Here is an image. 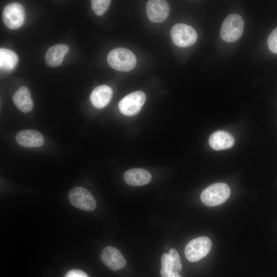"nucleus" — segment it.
<instances>
[{
	"mask_svg": "<svg viewBox=\"0 0 277 277\" xmlns=\"http://www.w3.org/2000/svg\"><path fill=\"white\" fill-rule=\"evenodd\" d=\"M107 61L113 69L126 72L134 68L136 64V58L130 50L124 48H117L108 53Z\"/></svg>",
	"mask_w": 277,
	"mask_h": 277,
	"instance_id": "obj_1",
	"label": "nucleus"
},
{
	"mask_svg": "<svg viewBox=\"0 0 277 277\" xmlns=\"http://www.w3.org/2000/svg\"><path fill=\"white\" fill-rule=\"evenodd\" d=\"M230 194V190L226 184L217 183L203 190L201 194V200L206 206H215L226 202Z\"/></svg>",
	"mask_w": 277,
	"mask_h": 277,
	"instance_id": "obj_2",
	"label": "nucleus"
},
{
	"mask_svg": "<svg viewBox=\"0 0 277 277\" xmlns=\"http://www.w3.org/2000/svg\"><path fill=\"white\" fill-rule=\"evenodd\" d=\"M244 23L238 14L228 15L224 21L221 28L220 35L226 42L232 43L239 39L244 30Z\"/></svg>",
	"mask_w": 277,
	"mask_h": 277,
	"instance_id": "obj_3",
	"label": "nucleus"
},
{
	"mask_svg": "<svg viewBox=\"0 0 277 277\" xmlns=\"http://www.w3.org/2000/svg\"><path fill=\"white\" fill-rule=\"evenodd\" d=\"M211 246L212 242L209 238L197 237L187 243L185 248V255L190 262H197L209 253Z\"/></svg>",
	"mask_w": 277,
	"mask_h": 277,
	"instance_id": "obj_4",
	"label": "nucleus"
},
{
	"mask_svg": "<svg viewBox=\"0 0 277 277\" xmlns=\"http://www.w3.org/2000/svg\"><path fill=\"white\" fill-rule=\"evenodd\" d=\"M170 35L173 43L183 48L193 45L197 37V32L192 27L182 23L174 25L171 29Z\"/></svg>",
	"mask_w": 277,
	"mask_h": 277,
	"instance_id": "obj_5",
	"label": "nucleus"
},
{
	"mask_svg": "<svg viewBox=\"0 0 277 277\" xmlns=\"http://www.w3.org/2000/svg\"><path fill=\"white\" fill-rule=\"evenodd\" d=\"M68 199L71 205L83 210L91 211L96 207L95 199L83 187H76L71 189L68 194Z\"/></svg>",
	"mask_w": 277,
	"mask_h": 277,
	"instance_id": "obj_6",
	"label": "nucleus"
},
{
	"mask_svg": "<svg viewBox=\"0 0 277 277\" xmlns=\"http://www.w3.org/2000/svg\"><path fill=\"white\" fill-rule=\"evenodd\" d=\"M146 99L145 94L141 91L130 93L119 102L120 111L126 116H132L139 112Z\"/></svg>",
	"mask_w": 277,
	"mask_h": 277,
	"instance_id": "obj_7",
	"label": "nucleus"
},
{
	"mask_svg": "<svg viewBox=\"0 0 277 277\" xmlns=\"http://www.w3.org/2000/svg\"><path fill=\"white\" fill-rule=\"evenodd\" d=\"M2 16L6 27L10 29H16L20 28L24 22L25 10L20 4L12 3L5 6Z\"/></svg>",
	"mask_w": 277,
	"mask_h": 277,
	"instance_id": "obj_8",
	"label": "nucleus"
},
{
	"mask_svg": "<svg viewBox=\"0 0 277 277\" xmlns=\"http://www.w3.org/2000/svg\"><path fill=\"white\" fill-rule=\"evenodd\" d=\"M170 7L166 1L150 0L146 5V13L148 18L154 23H161L169 15Z\"/></svg>",
	"mask_w": 277,
	"mask_h": 277,
	"instance_id": "obj_9",
	"label": "nucleus"
},
{
	"mask_svg": "<svg viewBox=\"0 0 277 277\" xmlns=\"http://www.w3.org/2000/svg\"><path fill=\"white\" fill-rule=\"evenodd\" d=\"M101 259L106 266L113 271L121 269L126 264V261L122 253L112 246H107L103 250Z\"/></svg>",
	"mask_w": 277,
	"mask_h": 277,
	"instance_id": "obj_10",
	"label": "nucleus"
},
{
	"mask_svg": "<svg viewBox=\"0 0 277 277\" xmlns=\"http://www.w3.org/2000/svg\"><path fill=\"white\" fill-rule=\"evenodd\" d=\"M17 143L24 147L34 148L42 146L44 143L42 134L37 131L27 129L19 131L16 135Z\"/></svg>",
	"mask_w": 277,
	"mask_h": 277,
	"instance_id": "obj_11",
	"label": "nucleus"
},
{
	"mask_svg": "<svg viewBox=\"0 0 277 277\" xmlns=\"http://www.w3.org/2000/svg\"><path fill=\"white\" fill-rule=\"evenodd\" d=\"M126 183L132 186H141L148 184L151 180L150 172L142 168H133L127 170L124 174Z\"/></svg>",
	"mask_w": 277,
	"mask_h": 277,
	"instance_id": "obj_12",
	"label": "nucleus"
},
{
	"mask_svg": "<svg viewBox=\"0 0 277 277\" xmlns=\"http://www.w3.org/2000/svg\"><path fill=\"white\" fill-rule=\"evenodd\" d=\"M112 95V89L108 86L103 85L95 87L93 90L90 99L94 107L101 109L109 103Z\"/></svg>",
	"mask_w": 277,
	"mask_h": 277,
	"instance_id": "obj_13",
	"label": "nucleus"
},
{
	"mask_svg": "<svg viewBox=\"0 0 277 277\" xmlns=\"http://www.w3.org/2000/svg\"><path fill=\"white\" fill-rule=\"evenodd\" d=\"M209 144L215 150H225L233 146L234 138L229 132L219 130L215 131L210 136Z\"/></svg>",
	"mask_w": 277,
	"mask_h": 277,
	"instance_id": "obj_14",
	"label": "nucleus"
},
{
	"mask_svg": "<svg viewBox=\"0 0 277 277\" xmlns=\"http://www.w3.org/2000/svg\"><path fill=\"white\" fill-rule=\"evenodd\" d=\"M13 101L17 108L23 112H29L33 108V103L30 91L25 86L21 87L15 92Z\"/></svg>",
	"mask_w": 277,
	"mask_h": 277,
	"instance_id": "obj_15",
	"label": "nucleus"
},
{
	"mask_svg": "<svg viewBox=\"0 0 277 277\" xmlns=\"http://www.w3.org/2000/svg\"><path fill=\"white\" fill-rule=\"evenodd\" d=\"M68 51V46L64 44H57L50 47L45 55L46 64L52 67L59 66Z\"/></svg>",
	"mask_w": 277,
	"mask_h": 277,
	"instance_id": "obj_16",
	"label": "nucleus"
},
{
	"mask_svg": "<svg viewBox=\"0 0 277 277\" xmlns=\"http://www.w3.org/2000/svg\"><path fill=\"white\" fill-rule=\"evenodd\" d=\"M18 58L13 51L6 48L0 49V67L5 71L13 70L17 65Z\"/></svg>",
	"mask_w": 277,
	"mask_h": 277,
	"instance_id": "obj_17",
	"label": "nucleus"
},
{
	"mask_svg": "<svg viewBox=\"0 0 277 277\" xmlns=\"http://www.w3.org/2000/svg\"><path fill=\"white\" fill-rule=\"evenodd\" d=\"M91 3L92 9L95 14L98 16H102L109 8L111 1L92 0Z\"/></svg>",
	"mask_w": 277,
	"mask_h": 277,
	"instance_id": "obj_18",
	"label": "nucleus"
},
{
	"mask_svg": "<svg viewBox=\"0 0 277 277\" xmlns=\"http://www.w3.org/2000/svg\"><path fill=\"white\" fill-rule=\"evenodd\" d=\"M168 253L171 256L172 260L173 272L179 273L182 269V264L179 253L175 249L172 248L169 250Z\"/></svg>",
	"mask_w": 277,
	"mask_h": 277,
	"instance_id": "obj_19",
	"label": "nucleus"
},
{
	"mask_svg": "<svg viewBox=\"0 0 277 277\" xmlns=\"http://www.w3.org/2000/svg\"><path fill=\"white\" fill-rule=\"evenodd\" d=\"M267 44L270 51L277 54V27L269 35Z\"/></svg>",
	"mask_w": 277,
	"mask_h": 277,
	"instance_id": "obj_20",
	"label": "nucleus"
},
{
	"mask_svg": "<svg viewBox=\"0 0 277 277\" xmlns=\"http://www.w3.org/2000/svg\"><path fill=\"white\" fill-rule=\"evenodd\" d=\"M161 263L162 268L169 271H172L173 262L171 257L169 253H165L162 255L161 259Z\"/></svg>",
	"mask_w": 277,
	"mask_h": 277,
	"instance_id": "obj_21",
	"label": "nucleus"
},
{
	"mask_svg": "<svg viewBox=\"0 0 277 277\" xmlns=\"http://www.w3.org/2000/svg\"><path fill=\"white\" fill-rule=\"evenodd\" d=\"M64 277H89L86 273L78 269H72L68 271Z\"/></svg>",
	"mask_w": 277,
	"mask_h": 277,
	"instance_id": "obj_22",
	"label": "nucleus"
},
{
	"mask_svg": "<svg viewBox=\"0 0 277 277\" xmlns=\"http://www.w3.org/2000/svg\"><path fill=\"white\" fill-rule=\"evenodd\" d=\"M160 273L162 277H182L179 273L169 271L163 268L161 269Z\"/></svg>",
	"mask_w": 277,
	"mask_h": 277,
	"instance_id": "obj_23",
	"label": "nucleus"
}]
</instances>
